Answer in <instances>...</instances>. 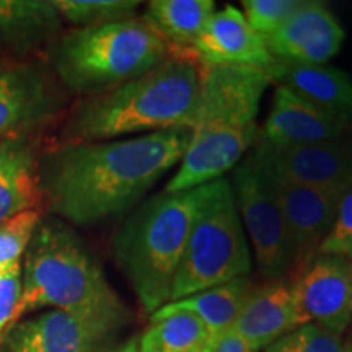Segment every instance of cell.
I'll return each instance as SVG.
<instances>
[{
  "instance_id": "6da1fadb",
  "label": "cell",
  "mask_w": 352,
  "mask_h": 352,
  "mask_svg": "<svg viewBox=\"0 0 352 352\" xmlns=\"http://www.w3.org/2000/svg\"><path fill=\"white\" fill-rule=\"evenodd\" d=\"M191 134V127H179L101 142L63 144L39 165L47 210L76 227L131 212L179 165Z\"/></svg>"
},
{
  "instance_id": "7a4b0ae2",
  "label": "cell",
  "mask_w": 352,
  "mask_h": 352,
  "mask_svg": "<svg viewBox=\"0 0 352 352\" xmlns=\"http://www.w3.org/2000/svg\"><path fill=\"white\" fill-rule=\"evenodd\" d=\"M201 95V65L188 52L114 90L82 101L64 129L65 142H101L192 127Z\"/></svg>"
},
{
  "instance_id": "3957f363",
  "label": "cell",
  "mask_w": 352,
  "mask_h": 352,
  "mask_svg": "<svg viewBox=\"0 0 352 352\" xmlns=\"http://www.w3.org/2000/svg\"><path fill=\"white\" fill-rule=\"evenodd\" d=\"M271 78L250 67H202L192 134L164 191L179 192L226 178L259 135L258 114Z\"/></svg>"
},
{
  "instance_id": "277c9868",
  "label": "cell",
  "mask_w": 352,
  "mask_h": 352,
  "mask_svg": "<svg viewBox=\"0 0 352 352\" xmlns=\"http://www.w3.org/2000/svg\"><path fill=\"white\" fill-rule=\"evenodd\" d=\"M51 308L121 329L129 314L124 302L72 226L41 219L21 261V294L13 323Z\"/></svg>"
},
{
  "instance_id": "5b68a950",
  "label": "cell",
  "mask_w": 352,
  "mask_h": 352,
  "mask_svg": "<svg viewBox=\"0 0 352 352\" xmlns=\"http://www.w3.org/2000/svg\"><path fill=\"white\" fill-rule=\"evenodd\" d=\"M204 186L148 197L131 210L114 233V261L147 314L170 302Z\"/></svg>"
},
{
  "instance_id": "8992f818",
  "label": "cell",
  "mask_w": 352,
  "mask_h": 352,
  "mask_svg": "<svg viewBox=\"0 0 352 352\" xmlns=\"http://www.w3.org/2000/svg\"><path fill=\"white\" fill-rule=\"evenodd\" d=\"M171 47L144 19L74 28L51 47L57 80L76 95L96 96L162 64Z\"/></svg>"
},
{
  "instance_id": "52a82bcc",
  "label": "cell",
  "mask_w": 352,
  "mask_h": 352,
  "mask_svg": "<svg viewBox=\"0 0 352 352\" xmlns=\"http://www.w3.org/2000/svg\"><path fill=\"white\" fill-rule=\"evenodd\" d=\"M252 271V250L233 199L230 179H215L204 186L170 302L246 277Z\"/></svg>"
},
{
  "instance_id": "ba28073f",
  "label": "cell",
  "mask_w": 352,
  "mask_h": 352,
  "mask_svg": "<svg viewBox=\"0 0 352 352\" xmlns=\"http://www.w3.org/2000/svg\"><path fill=\"white\" fill-rule=\"evenodd\" d=\"M230 186L243 228L252 240L259 274L283 280L296 270L283 212L264 171L250 158L232 170Z\"/></svg>"
},
{
  "instance_id": "9c48e42d",
  "label": "cell",
  "mask_w": 352,
  "mask_h": 352,
  "mask_svg": "<svg viewBox=\"0 0 352 352\" xmlns=\"http://www.w3.org/2000/svg\"><path fill=\"white\" fill-rule=\"evenodd\" d=\"M250 160L264 173L336 195L352 188V140L279 147L256 139Z\"/></svg>"
},
{
  "instance_id": "30bf717a",
  "label": "cell",
  "mask_w": 352,
  "mask_h": 352,
  "mask_svg": "<svg viewBox=\"0 0 352 352\" xmlns=\"http://www.w3.org/2000/svg\"><path fill=\"white\" fill-rule=\"evenodd\" d=\"M120 329L60 310L12 324L0 352H108Z\"/></svg>"
},
{
  "instance_id": "8fae6325",
  "label": "cell",
  "mask_w": 352,
  "mask_h": 352,
  "mask_svg": "<svg viewBox=\"0 0 352 352\" xmlns=\"http://www.w3.org/2000/svg\"><path fill=\"white\" fill-rule=\"evenodd\" d=\"M305 323L342 334L352 321V259L316 253L294 279Z\"/></svg>"
},
{
  "instance_id": "7c38bea8",
  "label": "cell",
  "mask_w": 352,
  "mask_h": 352,
  "mask_svg": "<svg viewBox=\"0 0 352 352\" xmlns=\"http://www.w3.org/2000/svg\"><path fill=\"white\" fill-rule=\"evenodd\" d=\"M63 108V95L36 64L0 67V142L26 135Z\"/></svg>"
},
{
  "instance_id": "4fadbf2b",
  "label": "cell",
  "mask_w": 352,
  "mask_h": 352,
  "mask_svg": "<svg viewBox=\"0 0 352 352\" xmlns=\"http://www.w3.org/2000/svg\"><path fill=\"white\" fill-rule=\"evenodd\" d=\"M266 176L287 227L296 270H302L318 253L333 228L344 195L303 186L267 173Z\"/></svg>"
},
{
  "instance_id": "5bb4252c",
  "label": "cell",
  "mask_w": 352,
  "mask_h": 352,
  "mask_svg": "<svg viewBox=\"0 0 352 352\" xmlns=\"http://www.w3.org/2000/svg\"><path fill=\"white\" fill-rule=\"evenodd\" d=\"M346 39L342 28L327 3L303 0L290 19L264 38L274 59L298 64H328L341 51Z\"/></svg>"
},
{
  "instance_id": "9a60e30c",
  "label": "cell",
  "mask_w": 352,
  "mask_h": 352,
  "mask_svg": "<svg viewBox=\"0 0 352 352\" xmlns=\"http://www.w3.org/2000/svg\"><path fill=\"white\" fill-rule=\"evenodd\" d=\"M189 54L202 67H250L266 74L276 60L264 38L233 6L214 12Z\"/></svg>"
},
{
  "instance_id": "2e32d148",
  "label": "cell",
  "mask_w": 352,
  "mask_h": 352,
  "mask_svg": "<svg viewBox=\"0 0 352 352\" xmlns=\"http://www.w3.org/2000/svg\"><path fill=\"white\" fill-rule=\"evenodd\" d=\"M351 134L352 122L327 114L287 88L276 85L270 114L258 138L279 147H297L347 139Z\"/></svg>"
},
{
  "instance_id": "e0dca14e",
  "label": "cell",
  "mask_w": 352,
  "mask_h": 352,
  "mask_svg": "<svg viewBox=\"0 0 352 352\" xmlns=\"http://www.w3.org/2000/svg\"><path fill=\"white\" fill-rule=\"evenodd\" d=\"M305 324L294 280L258 285L246 300L233 329L256 352Z\"/></svg>"
},
{
  "instance_id": "ac0fdd59",
  "label": "cell",
  "mask_w": 352,
  "mask_h": 352,
  "mask_svg": "<svg viewBox=\"0 0 352 352\" xmlns=\"http://www.w3.org/2000/svg\"><path fill=\"white\" fill-rule=\"evenodd\" d=\"M267 76L321 111L352 122V78L341 69L276 59Z\"/></svg>"
},
{
  "instance_id": "d6986e66",
  "label": "cell",
  "mask_w": 352,
  "mask_h": 352,
  "mask_svg": "<svg viewBox=\"0 0 352 352\" xmlns=\"http://www.w3.org/2000/svg\"><path fill=\"white\" fill-rule=\"evenodd\" d=\"M39 162L26 135L0 142V223L41 202Z\"/></svg>"
},
{
  "instance_id": "ffe728a7",
  "label": "cell",
  "mask_w": 352,
  "mask_h": 352,
  "mask_svg": "<svg viewBox=\"0 0 352 352\" xmlns=\"http://www.w3.org/2000/svg\"><path fill=\"white\" fill-rule=\"evenodd\" d=\"M258 287L252 277H240L217 287L202 290L195 296L168 302L158 308L152 316H166L171 314H191L202 321L209 338L233 328L243 310L246 300Z\"/></svg>"
},
{
  "instance_id": "44dd1931",
  "label": "cell",
  "mask_w": 352,
  "mask_h": 352,
  "mask_svg": "<svg viewBox=\"0 0 352 352\" xmlns=\"http://www.w3.org/2000/svg\"><path fill=\"white\" fill-rule=\"evenodd\" d=\"M214 12V0H152L144 20L176 52L189 54Z\"/></svg>"
},
{
  "instance_id": "7402d4cb",
  "label": "cell",
  "mask_w": 352,
  "mask_h": 352,
  "mask_svg": "<svg viewBox=\"0 0 352 352\" xmlns=\"http://www.w3.org/2000/svg\"><path fill=\"white\" fill-rule=\"evenodd\" d=\"M63 19L52 0H0V44L30 50L50 41Z\"/></svg>"
},
{
  "instance_id": "603a6c76",
  "label": "cell",
  "mask_w": 352,
  "mask_h": 352,
  "mask_svg": "<svg viewBox=\"0 0 352 352\" xmlns=\"http://www.w3.org/2000/svg\"><path fill=\"white\" fill-rule=\"evenodd\" d=\"M139 340V352H199L209 340L202 321L191 314L151 316Z\"/></svg>"
},
{
  "instance_id": "cb8c5ba5",
  "label": "cell",
  "mask_w": 352,
  "mask_h": 352,
  "mask_svg": "<svg viewBox=\"0 0 352 352\" xmlns=\"http://www.w3.org/2000/svg\"><path fill=\"white\" fill-rule=\"evenodd\" d=\"M63 21L76 28L98 26L135 19L138 0H52Z\"/></svg>"
},
{
  "instance_id": "d4e9b609",
  "label": "cell",
  "mask_w": 352,
  "mask_h": 352,
  "mask_svg": "<svg viewBox=\"0 0 352 352\" xmlns=\"http://www.w3.org/2000/svg\"><path fill=\"white\" fill-rule=\"evenodd\" d=\"M264 352H351L341 334L316 323H305L272 342Z\"/></svg>"
},
{
  "instance_id": "484cf974",
  "label": "cell",
  "mask_w": 352,
  "mask_h": 352,
  "mask_svg": "<svg viewBox=\"0 0 352 352\" xmlns=\"http://www.w3.org/2000/svg\"><path fill=\"white\" fill-rule=\"evenodd\" d=\"M41 219L39 210L32 209L0 223V267L7 270L21 263Z\"/></svg>"
},
{
  "instance_id": "4316f807",
  "label": "cell",
  "mask_w": 352,
  "mask_h": 352,
  "mask_svg": "<svg viewBox=\"0 0 352 352\" xmlns=\"http://www.w3.org/2000/svg\"><path fill=\"white\" fill-rule=\"evenodd\" d=\"M303 0H243L241 13L259 36L267 38L290 19Z\"/></svg>"
},
{
  "instance_id": "83f0119b",
  "label": "cell",
  "mask_w": 352,
  "mask_h": 352,
  "mask_svg": "<svg viewBox=\"0 0 352 352\" xmlns=\"http://www.w3.org/2000/svg\"><path fill=\"white\" fill-rule=\"evenodd\" d=\"M318 253L352 259V188L342 196L333 228L321 243Z\"/></svg>"
},
{
  "instance_id": "f1b7e54d",
  "label": "cell",
  "mask_w": 352,
  "mask_h": 352,
  "mask_svg": "<svg viewBox=\"0 0 352 352\" xmlns=\"http://www.w3.org/2000/svg\"><path fill=\"white\" fill-rule=\"evenodd\" d=\"M21 294V263L0 272V341L12 327Z\"/></svg>"
},
{
  "instance_id": "f546056e",
  "label": "cell",
  "mask_w": 352,
  "mask_h": 352,
  "mask_svg": "<svg viewBox=\"0 0 352 352\" xmlns=\"http://www.w3.org/2000/svg\"><path fill=\"white\" fill-rule=\"evenodd\" d=\"M202 352H256L252 346L240 336L235 329H226V331L210 336L206 342Z\"/></svg>"
},
{
  "instance_id": "4dcf8cb0",
  "label": "cell",
  "mask_w": 352,
  "mask_h": 352,
  "mask_svg": "<svg viewBox=\"0 0 352 352\" xmlns=\"http://www.w3.org/2000/svg\"><path fill=\"white\" fill-rule=\"evenodd\" d=\"M108 352H139V340L138 338H131V340H127L120 346L113 347V349H109Z\"/></svg>"
},
{
  "instance_id": "1f68e13d",
  "label": "cell",
  "mask_w": 352,
  "mask_h": 352,
  "mask_svg": "<svg viewBox=\"0 0 352 352\" xmlns=\"http://www.w3.org/2000/svg\"><path fill=\"white\" fill-rule=\"evenodd\" d=\"M7 270H8V267H7ZM3 271H6V270H3V267H0V272H3Z\"/></svg>"
},
{
  "instance_id": "d6a6232c",
  "label": "cell",
  "mask_w": 352,
  "mask_h": 352,
  "mask_svg": "<svg viewBox=\"0 0 352 352\" xmlns=\"http://www.w3.org/2000/svg\"><path fill=\"white\" fill-rule=\"evenodd\" d=\"M199 352H202V351H199Z\"/></svg>"
}]
</instances>
